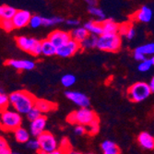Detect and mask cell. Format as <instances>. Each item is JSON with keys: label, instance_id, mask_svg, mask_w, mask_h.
Returning a JSON list of instances; mask_svg holds the SVG:
<instances>
[{"label": "cell", "instance_id": "484cf974", "mask_svg": "<svg viewBox=\"0 0 154 154\" xmlns=\"http://www.w3.org/2000/svg\"><path fill=\"white\" fill-rule=\"evenodd\" d=\"M153 65H154V58L153 57H150V58L146 57L144 60L140 61V63H139V65L137 66V69L140 72H147L152 67Z\"/></svg>", "mask_w": 154, "mask_h": 154}, {"label": "cell", "instance_id": "8d00e7d4", "mask_svg": "<svg viewBox=\"0 0 154 154\" xmlns=\"http://www.w3.org/2000/svg\"><path fill=\"white\" fill-rule=\"evenodd\" d=\"M135 35H136V31L134 29V27L132 25H129L127 32H125V36L127 37L128 40H132L135 37Z\"/></svg>", "mask_w": 154, "mask_h": 154}, {"label": "cell", "instance_id": "4316f807", "mask_svg": "<svg viewBox=\"0 0 154 154\" xmlns=\"http://www.w3.org/2000/svg\"><path fill=\"white\" fill-rule=\"evenodd\" d=\"M88 11L92 16L96 17L98 20H99V21L105 20V14L100 8H97L96 6H89Z\"/></svg>", "mask_w": 154, "mask_h": 154}, {"label": "cell", "instance_id": "7402d4cb", "mask_svg": "<svg viewBox=\"0 0 154 154\" xmlns=\"http://www.w3.org/2000/svg\"><path fill=\"white\" fill-rule=\"evenodd\" d=\"M69 33H70L71 39L77 41L78 43H81L84 39L87 38L90 35L89 32L84 27H79V28H77V29L73 30L71 32H69Z\"/></svg>", "mask_w": 154, "mask_h": 154}, {"label": "cell", "instance_id": "ac0fdd59", "mask_svg": "<svg viewBox=\"0 0 154 154\" xmlns=\"http://www.w3.org/2000/svg\"><path fill=\"white\" fill-rule=\"evenodd\" d=\"M103 33H118L119 24L113 20H103L101 21Z\"/></svg>", "mask_w": 154, "mask_h": 154}, {"label": "cell", "instance_id": "836d02e7", "mask_svg": "<svg viewBox=\"0 0 154 154\" xmlns=\"http://www.w3.org/2000/svg\"><path fill=\"white\" fill-rule=\"evenodd\" d=\"M42 20H43V17L38 16V15L32 16L29 21V25L32 28H33V29H36V28H39L40 26H42Z\"/></svg>", "mask_w": 154, "mask_h": 154}, {"label": "cell", "instance_id": "e575fe53", "mask_svg": "<svg viewBox=\"0 0 154 154\" xmlns=\"http://www.w3.org/2000/svg\"><path fill=\"white\" fill-rule=\"evenodd\" d=\"M42 115V113L41 112L36 108V107H32L28 113L26 114V116H27V118H28V120H30V121H32V120H34L35 118H37V117H39L40 116Z\"/></svg>", "mask_w": 154, "mask_h": 154}, {"label": "cell", "instance_id": "2e32d148", "mask_svg": "<svg viewBox=\"0 0 154 154\" xmlns=\"http://www.w3.org/2000/svg\"><path fill=\"white\" fill-rule=\"evenodd\" d=\"M34 107H36L43 114V113H49V112L55 110L57 106L55 103L50 101L44 100V99H36L34 103Z\"/></svg>", "mask_w": 154, "mask_h": 154}, {"label": "cell", "instance_id": "6da1fadb", "mask_svg": "<svg viewBox=\"0 0 154 154\" xmlns=\"http://www.w3.org/2000/svg\"><path fill=\"white\" fill-rule=\"evenodd\" d=\"M35 100L33 94L24 90L14 91L8 96L9 105L20 115H26L34 106Z\"/></svg>", "mask_w": 154, "mask_h": 154}, {"label": "cell", "instance_id": "83f0119b", "mask_svg": "<svg viewBox=\"0 0 154 154\" xmlns=\"http://www.w3.org/2000/svg\"><path fill=\"white\" fill-rule=\"evenodd\" d=\"M76 77L72 74H66L61 78V83L65 88H70L76 83Z\"/></svg>", "mask_w": 154, "mask_h": 154}, {"label": "cell", "instance_id": "ab89813d", "mask_svg": "<svg viewBox=\"0 0 154 154\" xmlns=\"http://www.w3.org/2000/svg\"><path fill=\"white\" fill-rule=\"evenodd\" d=\"M66 24L69 26H78L79 24V20H75V19H69L66 20Z\"/></svg>", "mask_w": 154, "mask_h": 154}, {"label": "cell", "instance_id": "5b68a950", "mask_svg": "<svg viewBox=\"0 0 154 154\" xmlns=\"http://www.w3.org/2000/svg\"><path fill=\"white\" fill-rule=\"evenodd\" d=\"M96 118H98V116L92 110L89 109L88 107H80V109H79L78 111L69 114L66 119L67 122L70 124H79L86 127Z\"/></svg>", "mask_w": 154, "mask_h": 154}, {"label": "cell", "instance_id": "d4e9b609", "mask_svg": "<svg viewBox=\"0 0 154 154\" xmlns=\"http://www.w3.org/2000/svg\"><path fill=\"white\" fill-rule=\"evenodd\" d=\"M136 52L140 53L144 55H152L154 54V44L153 43H149L146 45H143L141 46H138L135 49Z\"/></svg>", "mask_w": 154, "mask_h": 154}, {"label": "cell", "instance_id": "4fadbf2b", "mask_svg": "<svg viewBox=\"0 0 154 154\" xmlns=\"http://www.w3.org/2000/svg\"><path fill=\"white\" fill-rule=\"evenodd\" d=\"M6 65L17 69V70L24 71V70H32L35 67V63L31 60L26 59H11L6 62Z\"/></svg>", "mask_w": 154, "mask_h": 154}, {"label": "cell", "instance_id": "5bb4252c", "mask_svg": "<svg viewBox=\"0 0 154 154\" xmlns=\"http://www.w3.org/2000/svg\"><path fill=\"white\" fill-rule=\"evenodd\" d=\"M153 17V11L150 8L147 6H143L142 8H139L134 15L133 19L138 22L142 23H149Z\"/></svg>", "mask_w": 154, "mask_h": 154}, {"label": "cell", "instance_id": "4dcf8cb0", "mask_svg": "<svg viewBox=\"0 0 154 154\" xmlns=\"http://www.w3.org/2000/svg\"><path fill=\"white\" fill-rule=\"evenodd\" d=\"M8 96L5 92H3V91L0 90V112L8 108Z\"/></svg>", "mask_w": 154, "mask_h": 154}, {"label": "cell", "instance_id": "277c9868", "mask_svg": "<svg viewBox=\"0 0 154 154\" xmlns=\"http://www.w3.org/2000/svg\"><path fill=\"white\" fill-rule=\"evenodd\" d=\"M37 140L40 145V149L38 151L39 153H43V154L62 153L61 150H58V143L54 136L51 132L46 130L42 132L37 137Z\"/></svg>", "mask_w": 154, "mask_h": 154}, {"label": "cell", "instance_id": "d6a6232c", "mask_svg": "<svg viewBox=\"0 0 154 154\" xmlns=\"http://www.w3.org/2000/svg\"><path fill=\"white\" fill-rule=\"evenodd\" d=\"M0 28L7 32L14 30V26L11 20H0Z\"/></svg>", "mask_w": 154, "mask_h": 154}, {"label": "cell", "instance_id": "60d3db41", "mask_svg": "<svg viewBox=\"0 0 154 154\" xmlns=\"http://www.w3.org/2000/svg\"><path fill=\"white\" fill-rule=\"evenodd\" d=\"M148 85H149V87L151 92H153V91H154V78H151L149 83H148Z\"/></svg>", "mask_w": 154, "mask_h": 154}, {"label": "cell", "instance_id": "1f68e13d", "mask_svg": "<svg viewBox=\"0 0 154 154\" xmlns=\"http://www.w3.org/2000/svg\"><path fill=\"white\" fill-rule=\"evenodd\" d=\"M12 151L6 139L0 136V154H10Z\"/></svg>", "mask_w": 154, "mask_h": 154}, {"label": "cell", "instance_id": "f35d334b", "mask_svg": "<svg viewBox=\"0 0 154 154\" xmlns=\"http://www.w3.org/2000/svg\"><path fill=\"white\" fill-rule=\"evenodd\" d=\"M134 58L137 60V61H142L146 58V55L140 54V53H138V52H136L134 51Z\"/></svg>", "mask_w": 154, "mask_h": 154}, {"label": "cell", "instance_id": "8fae6325", "mask_svg": "<svg viewBox=\"0 0 154 154\" xmlns=\"http://www.w3.org/2000/svg\"><path fill=\"white\" fill-rule=\"evenodd\" d=\"M47 39L57 48V47L61 46L62 45L66 44V42H68L69 40H70L71 36H70V33L67 32L55 30L49 34Z\"/></svg>", "mask_w": 154, "mask_h": 154}, {"label": "cell", "instance_id": "74e56055", "mask_svg": "<svg viewBox=\"0 0 154 154\" xmlns=\"http://www.w3.org/2000/svg\"><path fill=\"white\" fill-rule=\"evenodd\" d=\"M76 128L74 129L75 133L79 136H82L86 133V127L85 125H79V124H76Z\"/></svg>", "mask_w": 154, "mask_h": 154}, {"label": "cell", "instance_id": "ffe728a7", "mask_svg": "<svg viewBox=\"0 0 154 154\" xmlns=\"http://www.w3.org/2000/svg\"><path fill=\"white\" fill-rule=\"evenodd\" d=\"M101 149L104 154H119L121 152L119 147L111 140L103 141L101 145Z\"/></svg>", "mask_w": 154, "mask_h": 154}, {"label": "cell", "instance_id": "9c48e42d", "mask_svg": "<svg viewBox=\"0 0 154 154\" xmlns=\"http://www.w3.org/2000/svg\"><path fill=\"white\" fill-rule=\"evenodd\" d=\"M32 17V14L27 10H16L14 16L11 19L13 23L14 29H21L29 25L30 19Z\"/></svg>", "mask_w": 154, "mask_h": 154}, {"label": "cell", "instance_id": "9a60e30c", "mask_svg": "<svg viewBox=\"0 0 154 154\" xmlns=\"http://www.w3.org/2000/svg\"><path fill=\"white\" fill-rule=\"evenodd\" d=\"M137 141L144 149L152 150L154 149V137L148 132H141L139 134Z\"/></svg>", "mask_w": 154, "mask_h": 154}, {"label": "cell", "instance_id": "3957f363", "mask_svg": "<svg viewBox=\"0 0 154 154\" xmlns=\"http://www.w3.org/2000/svg\"><path fill=\"white\" fill-rule=\"evenodd\" d=\"M122 40L118 33H102L97 38L96 47L104 52H117L121 48Z\"/></svg>", "mask_w": 154, "mask_h": 154}, {"label": "cell", "instance_id": "52a82bcc", "mask_svg": "<svg viewBox=\"0 0 154 154\" xmlns=\"http://www.w3.org/2000/svg\"><path fill=\"white\" fill-rule=\"evenodd\" d=\"M16 43L19 48L29 53L34 57L41 54V41L27 36H19L16 38Z\"/></svg>", "mask_w": 154, "mask_h": 154}, {"label": "cell", "instance_id": "d6986e66", "mask_svg": "<svg viewBox=\"0 0 154 154\" xmlns=\"http://www.w3.org/2000/svg\"><path fill=\"white\" fill-rule=\"evenodd\" d=\"M84 28L89 32L90 34H93L96 36H99L103 33L102 24L101 21H88L84 25Z\"/></svg>", "mask_w": 154, "mask_h": 154}, {"label": "cell", "instance_id": "cb8c5ba5", "mask_svg": "<svg viewBox=\"0 0 154 154\" xmlns=\"http://www.w3.org/2000/svg\"><path fill=\"white\" fill-rule=\"evenodd\" d=\"M97 36L96 35H93V34H91L89 35L87 38L84 39L80 44V47L83 48V49H91V48H94L96 47V45H97Z\"/></svg>", "mask_w": 154, "mask_h": 154}, {"label": "cell", "instance_id": "30bf717a", "mask_svg": "<svg viewBox=\"0 0 154 154\" xmlns=\"http://www.w3.org/2000/svg\"><path fill=\"white\" fill-rule=\"evenodd\" d=\"M66 97L69 101H71L73 103L79 107H89L91 102L89 97L79 91H68L66 92Z\"/></svg>", "mask_w": 154, "mask_h": 154}, {"label": "cell", "instance_id": "7a4b0ae2", "mask_svg": "<svg viewBox=\"0 0 154 154\" xmlns=\"http://www.w3.org/2000/svg\"><path fill=\"white\" fill-rule=\"evenodd\" d=\"M22 117L20 113L8 107L0 112V128L5 131H14L20 127Z\"/></svg>", "mask_w": 154, "mask_h": 154}, {"label": "cell", "instance_id": "f546056e", "mask_svg": "<svg viewBox=\"0 0 154 154\" xmlns=\"http://www.w3.org/2000/svg\"><path fill=\"white\" fill-rule=\"evenodd\" d=\"M86 132H88L91 136H93L99 131V118H96L90 125H86Z\"/></svg>", "mask_w": 154, "mask_h": 154}, {"label": "cell", "instance_id": "d590c367", "mask_svg": "<svg viewBox=\"0 0 154 154\" xmlns=\"http://www.w3.org/2000/svg\"><path fill=\"white\" fill-rule=\"evenodd\" d=\"M26 145H27V148L29 149H32L33 151H39L40 149V145H39V142L37 139H29L27 142H26Z\"/></svg>", "mask_w": 154, "mask_h": 154}, {"label": "cell", "instance_id": "44dd1931", "mask_svg": "<svg viewBox=\"0 0 154 154\" xmlns=\"http://www.w3.org/2000/svg\"><path fill=\"white\" fill-rule=\"evenodd\" d=\"M13 132L14 136H15V139L19 143H26L30 139V132L24 128H21V125L16 128Z\"/></svg>", "mask_w": 154, "mask_h": 154}, {"label": "cell", "instance_id": "8992f818", "mask_svg": "<svg viewBox=\"0 0 154 154\" xmlns=\"http://www.w3.org/2000/svg\"><path fill=\"white\" fill-rule=\"evenodd\" d=\"M151 91L148 85V83L145 82H137L131 85L128 89V99L133 103H141L150 96Z\"/></svg>", "mask_w": 154, "mask_h": 154}, {"label": "cell", "instance_id": "7c38bea8", "mask_svg": "<svg viewBox=\"0 0 154 154\" xmlns=\"http://www.w3.org/2000/svg\"><path fill=\"white\" fill-rule=\"evenodd\" d=\"M46 117L41 115L39 117L31 121L30 132L33 137H38L42 132H44L46 128Z\"/></svg>", "mask_w": 154, "mask_h": 154}, {"label": "cell", "instance_id": "f1b7e54d", "mask_svg": "<svg viewBox=\"0 0 154 154\" xmlns=\"http://www.w3.org/2000/svg\"><path fill=\"white\" fill-rule=\"evenodd\" d=\"M64 20L60 17H53V18H43V20H42V25L44 26H54L59 24L61 22H63Z\"/></svg>", "mask_w": 154, "mask_h": 154}, {"label": "cell", "instance_id": "e0dca14e", "mask_svg": "<svg viewBox=\"0 0 154 154\" xmlns=\"http://www.w3.org/2000/svg\"><path fill=\"white\" fill-rule=\"evenodd\" d=\"M41 54L45 57H52L57 54V47L48 39L41 41Z\"/></svg>", "mask_w": 154, "mask_h": 154}, {"label": "cell", "instance_id": "603a6c76", "mask_svg": "<svg viewBox=\"0 0 154 154\" xmlns=\"http://www.w3.org/2000/svg\"><path fill=\"white\" fill-rule=\"evenodd\" d=\"M16 8L8 5L0 6V20H11L16 12Z\"/></svg>", "mask_w": 154, "mask_h": 154}, {"label": "cell", "instance_id": "b9f144b4", "mask_svg": "<svg viewBox=\"0 0 154 154\" xmlns=\"http://www.w3.org/2000/svg\"><path fill=\"white\" fill-rule=\"evenodd\" d=\"M85 2L88 4V6H96L97 0H85Z\"/></svg>", "mask_w": 154, "mask_h": 154}, {"label": "cell", "instance_id": "ba28073f", "mask_svg": "<svg viewBox=\"0 0 154 154\" xmlns=\"http://www.w3.org/2000/svg\"><path fill=\"white\" fill-rule=\"evenodd\" d=\"M80 49H81L80 44L73 39H70L68 42H66V44L57 48V54H57L60 57L66 58V57H70L75 54H77Z\"/></svg>", "mask_w": 154, "mask_h": 154}]
</instances>
